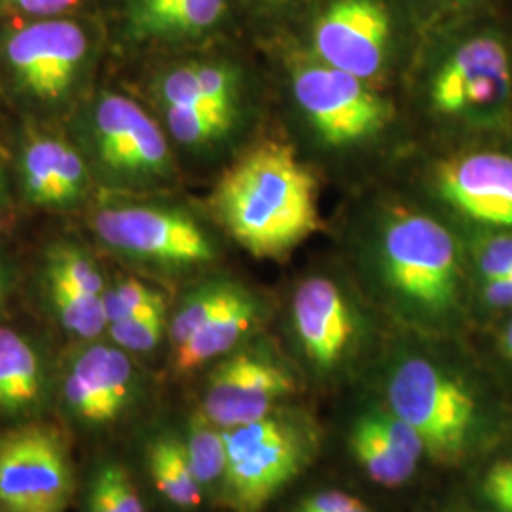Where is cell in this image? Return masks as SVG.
<instances>
[{
  "instance_id": "cell-23",
  "label": "cell",
  "mask_w": 512,
  "mask_h": 512,
  "mask_svg": "<svg viewBox=\"0 0 512 512\" xmlns=\"http://www.w3.org/2000/svg\"><path fill=\"white\" fill-rule=\"evenodd\" d=\"M239 291L241 289L230 283H213L192 294L171 321L169 330L173 346H183L196 330L202 329L211 317H215L222 308H226L238 296Z\"/></svg>"
},
{
  "instance_id": "cell-22",
  "label": "cell",
  "mask_w": 512,
  "mask_h": 512,
  "mask_svg": "<svg viewBox=\"0 0 512 512\" xmlns=\"http://www.w3.org/2000/svg\"><path fill=\"white\" fill-rule=\"evenodd\" d=\"M184 450L190 469L202 488L224 478L228 463L224 431L213 421L207 420L202 412L190 421Z\"/></svg>"
},
{
  "instance_id": "cell-32",
  "label": "cell",
  "mask_w": 512,
  "mask_h": 512,
  "mask_svg": "<svg viewBox=\"0 0 512 512\" xmlns=\"http://www.w3.org/2000/svg\"><path fill=\"white\" fill-rule=\"evenodd\" d=\"M478 270L484 281L512 275V238H494L486 241L478 253Z\"/></svg>"
},
{
  "instance_id": "cell-21",
  "label": "cell",
  "mask_w": 512,
  "mask_h": 512,
  "mask_svg": "<svg viewBox=\"0 0 512 512\" xmlns=\"http://www.w3.org/2000/svg\"><path fill=\"white\" fill-rule=\"evenodd\" d=\"M48 293L63 327L76 336L92 340L109 327L103 296L84 293L52 272H48Z\"/></svg>"
},
{
  "instance_id": "cell-19",
  "label": "cell",
  "mask_w": 512,
  "mask_h": 512,
  "mask_svg": "<svg viewBox=\"0 0 512 512\" xmlns=\"http://www.w3.org/2000/svg\"><path fill=\"white\" fill-rule=\"evenodd\" d=\"M37 353L16 330L0 327V412L25 414L40 401Z\"/></svg>"
},
{
  "instance_id": "cell-9",
  "label": "cell",
  "mask_w": 512,
  "mask_h": 512,
  "mask_svg": "<svg viewBox=\"0 0 512 512\" xmlns=\"http://www.w3.org/2000/svg\"><path fill=\"white\" fill-rule=\"evenodd\" d=\"M391 19L380 0H334L313 27L321 63L370 80L384 69Z\"/></svg>"
},
{
  "instance_id": "cell-30",
  "label": "cell",
  "mask_w": 512,
  "mask_h": 512,
  "mask_svg": "<svg viewBox=\"0 0 512 512\" xmlns=\"http://www.w3.org/2000/svg\"><path fill=\"white\" fill-rule=\"evenodd\" d=\"M196 73L203 97L213 107L236 112L238 78L234 69L219 63H196Z\"/></svg>"
},
{
  "instance_id": "cell-15",
  "label": "cell",
  "mask_w": 512,
  "mask_h": 512,
  "mask_svg": "<svg viewBox=\"0 0 512 512\" xmlns=\"http://www.w3.org/2000/svg\"><path fill=\"white\" fill-rule=\"evenodd\" d=\"M349 444L370 480L385 488L406 484L425 452L418 433L391 410L363 414L351 429Z\"/></svg>"
},
{
  "instance_id": "cell-39",
  "label": "cell",
  "mask_w": 512,
  "mask_h": 512,
  "mask_svg": "<svg viewBox=\"0 0 512 512\" xmlns=\"http://www.w3.org/2000/svg\"><path fill=\"white\" fill-rule=\"evenodd\" d=\"M2 291H4V279H2V272H0V298H2Z\"/></svg>"
},
{
  "instance_id": "cell-1",
  "label": "cell",
  "mask_w": 512,
  "mask_h": 512,
  "mask_svg": "<svg viewBox=\"0 0 512 512\" xmlns=\"http://www.w3.org/2000/svg\"><path fill=\"white\" fill-rule=\"evenodd\" d=\"M213 205L232 238L256 258L287 255L319 228L315 179L281 143L239 158L217 184Z\"/></svg>"
},
{
  "instance_id": "cell-8",
  "label": "cell",
  "mask_w": 512,
  "mask_h": 512,
  "mask_svg": "<svg viewBox=\"0 0 512 512\" xmlns=\"http://www.w3.org/2000/svg\"><path fill=\"white\" fill-rule=\"evenodd\" d=\"M294 391L291 374L272 359L239 351L211 372L202 414L220 429H232L270 416L275 403Z\"/></svg>"
},
{
  "instance_id": "cell-12",
  "label": "cell",
  "mask_w": 512,
  "mask_h": 512,
  "mask_svg": "<svg viewBox=\"0 0 512 512\" xmlns=\"http://www.w3.org/2000/svg\"><path fill=\"white\" fill-rule=\"evenodd\" d=\"M93 135L99 160L122 175H160L171 154L164 133L145 110L128 97L107 93L97 103Z\"/></svg>"
},
{
  "instance_id": "cell-2",
  "label": "cell",
  "mask_w": 512,
  "mask_h": 512,
  "mask_svg": "<svg viewBox=\"0 0 512 512\" xmlns=\"http://www.w3.org/2000/svg\"><path fill=\"white\" fill-rule=\"evenodd\" d=\"M380 264L387 289L410 313L437 321L456 310L458 247L433 217L395 213L382 234Z\"/></svg>"
},
{
  "instance_id": "cell-29",
  "label": "cell",
  "mask_w": 512,
  "mask_h": 512,
  "mask_svg": "<svg viewBox=\"0 0 512 512\" xmlns=\"http://www.w3.org/2000/svg\"><path fill=\"white\" fill-rule=\"evenodd\" d=\"M165 300L164 294L154 291L147 287L145 283L137 279H126L120 281L116 287L103 294L105 302V311L110 323L122 321L126 317H131L137 311L145 310L148 306Z\"/></svg>"
},
{
  "instance_id": "cell-18",
  "label": "cell",
  "mask_w": 512,
  "mask_h": 512,
  "mask_svg": "<svg viewBox=\"0 0 512 512\" xmlns=\"http://www.w3.org/2000/svg\"><path fill=\"white\" fill-rule=\"evenodd\" d=\"M258 321L255 300L239 291L238 296L196 330L183 346L175 348V366L179 372H192L220 355L232 351L251 332Z\"/></svg>"
},
{
  "instance_id": "cell-31",
  "label": "cell",
  "mask_w": 512,
  "mask_h": 512,
  "mask_svg": "<svg viewBox=\"0 0 512 512\" xmlns=\"http://www.w3.org/2000/svg\"><path fill=\"white\" fill-rule=\"evenodd\" d=\"M84 181L86 169L82 158L74 148L61 141L57 162V205L74 202L82 194Z\"/></svg>"
},
{
  "instance_id": "cell-37",
  "label": "cell",
  "mask_w": 512,
  "mask_h": 512,
  "mask_svg": "<svg viewBox=\"0 0 512 512\" xmlns=\"http://www.w3.org/2000/svg\"><path fill=\"white\" fill-rule=\"evenodd\" d=\"M501 348H503V353H505V357H507V359H511L512 361V319L511 321H509V325H507V329H505V332H503Z\"/></svg>"
},
{
  "instance_id": "cell-14",
  "label": "cell",
  "mask_w": 512,
  "mask_h": 512,
  "mask_svg": "<svg viewBox=\"0 0 512 512\" xmlns=\"http://www.w3.org/2000/svg\"><path fill=\"white\" fill-rule=\"evenodd\" d=\"M294 332L313 365L330 370L344 361L357 323L348 298L329 277H310L294 293Z\"/></svg>"
},
{
  "instance_id": "cell-36",
  "label": "cell",
  "mask_w": 512,
  "mask_h": 512,
  "mask_svg": "<svg viewBox=\"0 0 512 512\" xmlns=\"http://www.w3.org/2000/svg\"><path fill=\"white\" fill-rule=\"evenodd\" d=\"M482 296L492 308H512V275L484 281Z\"/></svg>"
},
{
  "instance_id": "cell-10",
  "label": "cell",
  "mask_w": 512,
  "mask_h": 512,
  "mask_svg": "<svg viewBox=\"0 0 512 512\" xmlns=\"http://www.w3.org/2000/svg\"><path fill=\"white\" fill-rule=\"evenodd\" d=\"M86 54V33L67 19L27 25L6 42V57L19 84L42 101H57L69 92Z\"/></svg>"
},
{
  "instance_id": "cell-11",
  "label": "cell",
  "mask_w": 512,
  "mask_h": 512,
  "mask_svg": "<svg viewBox=\"0 0 512 512\" xmlns=\"http://www.w3.org/2000/svg\"><path fill=\"white\" fill-rule=\"evenodd\" d=\"M511 92V61L501 40L476 37L446 59L433 80L431 97L442 114L459 116L503 107Z\"/></svg>"
},
{
  "instance_id": "cell-35",
  "label": "cell",
  "mask_w": 512,
  "mask_h": 512,
  "mask_svg": "<svg viewBox=\"0 0 512 512\" xmlns=\"http://www.w3.org/2000/svg\"><path fill=\"white\" fill-rule=\"evenodd\" d=\"M31 16H55L74 6L78 0H0Z\"/></svg>"
},
{
  "instance_id": "cell-20",
  "label": "cell",
  "mask_w": 512,
  "mask_h": 512,
  "mask_svg": "<svg viewBox=\"0 0 512 512\" xmlns=\"http://www.w3.org/2000/svg\"><path fill=\"white\" fill-rule=\"evenodd\" d=\"M148 469L158 492L177 507L192 509L202 503V484L190 469L184 442L173 437L154 440L148 448Z\"/></svg>"
},
{
  "instance_id": "cell-4",
  "label": "cell",
  "mask_w": 512,
  "mask_h": 512,
  "mask_svg": "<svg viewBox=\"0 0 512 512\" xmlns=\"http://www.w3.org/2000/svg\"><path fill=\"white\" fill-rule=\"evenodd\" d=\"M228 463L222 478L226 505L234 512H262L310 456V437L283 416L222 429Z\"/></svg>"
},
{
  "instance_id": "cell-34",
  "label": "cell",
  "mask_w": 512,
  "mask_h": 512,
  "mask_svg": "<svg viewBox=\"0 0 512 512\" xmlns=\"http://www.w3.org/2000/svg\"><path fill=\"white\" fill-rule=\"evenodd\" d=\"M361 501L340 490H327L304 499L294 512H344L357 507Z\"/></svg>"
},
{
  "instance_id": "cell-3",
  "label": "cell",
  "mask_w": 512,
  "mask_h": 512,
  "mask_svg": "<svg viewBox=\"0 0 512 512\" xmlns=\"http://www.w3.org/2000/svg\"><path fill=\"white\" fill-rule=\"evenodd\" d=\"M387 403L418 433L431 458H463L475 433L476 401L456 376L425 357H408L391 372Z\"/></svg>"
},
{
  "instance_id": "cell-33",
  "label": "cell",
  "mask_w": 512,
  "mask_h": 512,
  "mask_svg": "<svg viewBox=\"0 0 512 512\" xmlns=\"http://www.w3.org/2000/svg\"><path fill=\"white\" fill-rule=\"evenodd\" d=\"M484 495L499 512H512V461H499L484 476Z\"/></svg>"
},
{
  "instance_id": "cell-16",
  "label": "cell",
  "mask_w": 512,
  "mask_h": 512,
  "mask_svg": "<svg viewBox=\"0 0 512 512\" xmlns=\"http://www.w3.org/2000/svg\"><path fill=\"white\" fill-rule=\"evenodd\" d=\"M133 368L122 349L88 348L74 363L65 397L74 414L92 425L116 420L131 397Z\"/></svg>"
},
{
  "instance_id": "cell-5",
  "label": "cell",
  "mask_w": 512,
  "mask_h": 512,
  "mask_svg": "<svg viewBox=\"0 0 512 512\" xmlns=\"http://www.w3.org/2000/svg\"><path fill=\"white\" fill-rule=\"evenodd\" d=\"M73 459L50 423H25L0 435V512H65L73 497Z\"/></svg>"
},
{
  "instance_id": "cell-7",
  "label": "cell",
  "mask_w": 512,
  "mask_h": 512,
  "mask_svg": "<svg viewBox=\"0 0 512 512\" xmlns=\"http://www.w3.org/2000/svg\"><path fill=\"white\" fill-rule=\"evenodd\" d=\"M103 243L124 255L162 264H202L215 247L202 226L183 211L162 207H116L95 217Z\"/></svg>"
},
{
  "instance_id": "cell-27",
  "label": "cell",
  "mask_w": 512,
  "mask_h": 512,
  "mask_svg": "<svg viewBox=\"0 0 512 512\" xmlns=\"http://www.w3.org/2000/svg\"><path fill=\"white\" fill-rule=\"evenodd\" d=\"M164 329L165 300L109 325L110 338L114 344L135 353H145L156 348L164 336Z\"/></svg>"
},
{
  "instance_id": "cell-26",
  "label": "cell",
  "mask_w": 512,
  "mask_h": 512,
  "mask_svg": "<svg viewBox=\"0 0 512 512\" xmlns=\"http://www.w3.org/2000/svg\"><path fill=\"white\" fill-rule=\"evenodd\" d=\"M171 135L183 145H205L232 126L234 112L203 107H165Z\"/></svg>"
},
{
  "instance_id": "cell-25",
  "label": "cell",
  "mask_w": 512,
  "mask_h": 512,
  "mask_svg": "<svg viewBox=\"0 0 512 512\" xmlns=\"http://www.w3.org/2000/svg\"><path fill=\"white\" fill-rule=\"evenodd\" d=\"M90 512H145L143 499L128 469L120 463H105L93 478Z\"/></svg>"
},
{
  "instance_id": "cell-24",
  "label": "cell",
  "mask_w": 512,
  "mask_h": 512,
  "mask_svg": "<svg viewBox=\"0 0 512 512\" xmlns=\"http://www.w3.org/2000/svg\"><path fill=\"white\" fill-rule=\"evenodd\" d=\"M59 139H37L23 152V181L29 198L40 205H57Z\"/></svg>"
},
{
  "instance_id": "cell-28",
  "label": "cell",
  "mask_w": 512,
  "mask_h": 512,
  "mask_svg": "<svg viewBox=\"0 0 512 512\" xmlns=\"http://www.w3.org/2000/svg\"><path fill=\"white\" fill-rule=\"evenodd\" d=\"M48 272L63 277L67 283L74 285L76 289L84 293L103 296L105 291V279L99 274L92 260L84 253H80L74 247L59 245L52 249L48 256Z\"/></svg>"
},
{
  "instance_id": "cell-38",
  "label": "cell",
  "mask_w": 512,
  "mask_h": 512,
  "mask_svg": "<svg viewBox=\"0 0 512 512\" xmlns=\"http://www.w3.org/2000/svg\"><path fill=\"white\" fill-rule=\"evenodd\" d=\"M344 512H370L368 511V509H366L365 505H363V503H359V505H357V507H353V509H349V511H344Z\"/></svg>"
},
{
  "instance_id": "cell-17",
  "label": "cell",
  "mask_w": 512,
  "mask_h": 512,
  "mask_svg": "<svg viewBox=\"0 0 512 512\" xmlns=\"http://www.w3.org/2000/svg\"><path fill=\"white\" fill-rule=\"evenodd\" d=\"M226 0H135L129 27L137 38L194 37L219 23Z\"/></svg>"
},
{
  "instance_id": "cell-6",
  "label": "cell",
  "mask_w": 512,
  "mask_h": 512,
  "mask_svg": "<svg viewBox=\"0 0 512 512\" xmlns=\"http://www.w3.org/2000/svg\"><path fill=\"white\" fill-rule=\"evenodd\" d=\"M293 90L311 126L332 147H348L374 137L391 116L389 105L365 80L325 63L298 67Z\"/></svg>"
},
{
  "instance_id": "cell-13",
  "label": "cell",
  "mask_w": 512,
  "mask_h": 512,
  "mask_svg": "<svg viewBox=\"0 0 512 512\" xmlns=\"http://www.w3.org/2000/svg\"><path fill=\"white\" fill-rule=\"evenodd\" d=\"M440 196L461 215L486 226L512 228V156L471 152L439 165Z\"/></svg>"
}]
</instances>
